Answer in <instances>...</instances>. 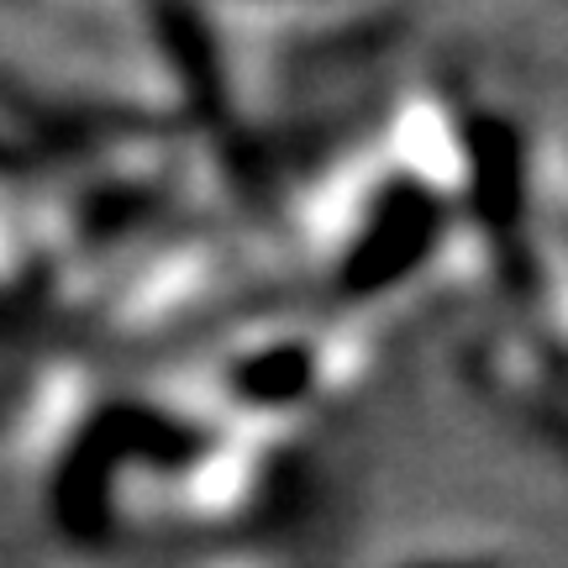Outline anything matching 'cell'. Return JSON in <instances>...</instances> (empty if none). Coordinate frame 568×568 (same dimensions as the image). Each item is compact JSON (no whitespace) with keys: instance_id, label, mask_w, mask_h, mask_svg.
I'll list each match as a JSON object with an SVG mask.
<instances>
[{"instance_id":"cell-1","label":"cell","mask_w":568,"mask_h":568,"mask_svg":"<svg viewBox=\"0 0 568 568\" xmlns=\"http://www.w3.org/2000/svg\"><path fill=\"white\" fill-rule=\"evenodd\" d=\"M447 205L437 190L422 180H395L379 190V201L368 205L364 226L353 232L347 253L337 258V290L364 301V295H385L406 280L416 264L432 258V247L443 243Z\"/></svg>"},{"instance_id":"cell-2","label":"cell","mask_w":568,"mask_h":568,"mask_svg":"<svg viewBox=\"0 0 568 568\" xmlns=\"http://www.w3.org/2000/svg\"><path fill=\"white\" fill-rule=\"evenodd\" d=\"M464 169H468V211L485 226L495 253L521 274V226H527V148L506 116H468L464 122Z\"/></svg>"},{"instance_id":"cell-3","label":"cell","mask_w":568,"mask_h":568,"mask_svg":"<svg viewBox=\"0 0 568 568\" xmlns=\"http://www.w3.org/2000/svg\"><path fill=\"white\" fill-rule=\"evenodd\" d=\"M148 27H153V42L163 48L174 80H180L184 105L205 126H222L232 95H226L222 48L211 38V21L201 17V6L195 0H148Z\"/></svg>"},{"instance_id":"cell-4","label":"cell","mask_w":568,"mask_h":568,"mask_svg":"<svg viewBox=\"0 0 568 568\" xmlns=\"http://www.w3.org/2000/svg\"><path fill=\"white\" fill-rule=\"evenodd\" d=\"M316 385V347L311 343H274L264 353H247L232 368V395L243 406H295Z\"/></svg>"},{"instance_id":"cell-5","label":"cell","mask_w":568,"mask_h":568,"mask_svg":"<svg viewBox=\"0 0 568 568\" xmlns=\"http://www.w3.org/2000/svg\"><path fill=\"white\" fill-rule=\"evenodd\" d=\"M410 568H489V564H468L464 558V564H410Z\"/></svg>"}]
</instances>
